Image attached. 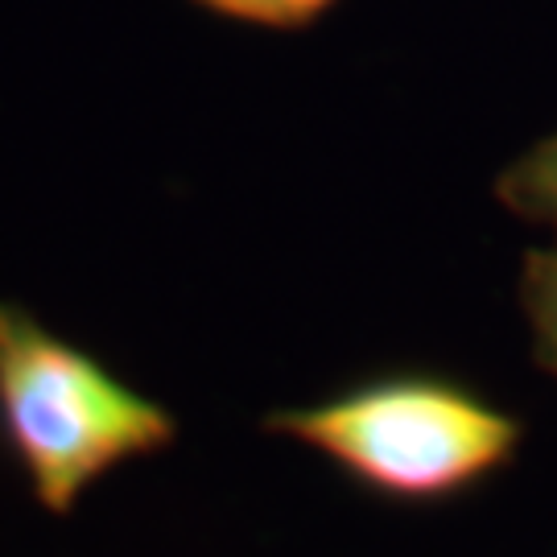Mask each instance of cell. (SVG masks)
I'll use <instances>...</instances> for the list:
<instances>
[{"mask_svg": "<svg viewBox=\"0 0 557 557\" xmlns=\"http://www.w3.org/2000/svg\"><path fill=\"white\" fill-rule=\"evenodd\" d=\"M520 310L533 335V359L557 380V244L529 248L520 260Z\"/></svg>", "mask_w": 557, "mask_h": 557, "instance_id": "4", "label": "cell"}, {"mask_svg": "<svg viewBox=\"0 0 557 557\" xmlns=\"http://www.w3.org/2000/svg\"><path fill=\"white\" fill-rule=\"evenodd\" d=\"M260 430L319 450L368 496L405 508L462 499L524 442L517 413L430 368H393L314 405L273 409Z\"/></svg>", "mask_w": 557, "mask_h": 557, "instance_id": "1", "label": "cell"}, {"mask_svg": "<svg viewBox=\"0 0 557 557\" xmlns=\"http://www.w3.org/2000/svg\"><path fill=\"white\" fill-rule=\"evenodd\" d=\"M195 9L239 25H257V29H281V34H298L319 25L338 0H190Z\"/></svg>", "mask_w": 557, "mask_h": 557, "instance_id": "5", "label": "cell"}, {"mask_svg": "<svg viewBox=\"0 0 557 557\" xmlns=\"http://www.w3.org/2000/svg\"><path fill=\"white\" fill-rule=\"evenodd\" d=\"M174 438L178 418L161 400L25 306L0 301V442L50 517H71L87 487Z\"/></svg>", "mask_w": 557, "mask_h": 557, "instance_id": "2", "label": "cell"}, {"mask_svg": "<svg viewBox=\"0 0 557 557\" xmlns=\"http://www.w3.org/2000/svg\"><path fill=\"white\" fill-rule=\"evenodd\" d=\"M496 199L524 223L557 232V133L524 149L496 178Z\"/></svg>", "mask_w": 557, "mask_h": 557, "instance_id": "3", "label": "cell"}]
</instances>
